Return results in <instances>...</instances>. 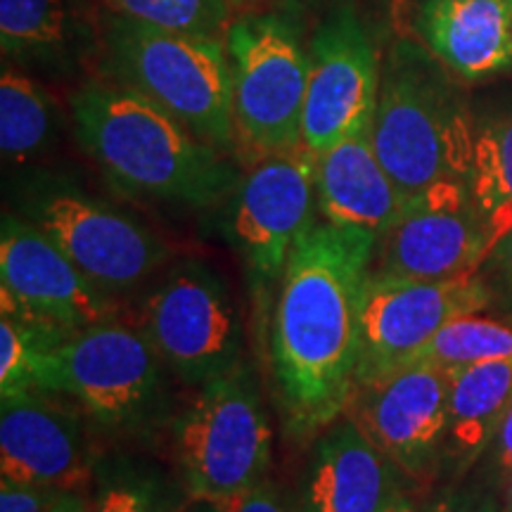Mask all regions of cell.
I'll return each mask as SVG.
<instances>
[{
    "mask_svg": "<svg viewBox=\"0 0 512 512\" xmlns=\"http://www.w3.org/2000/svg\"><path fill=\"white\" fill-rule=\"evenodd\" d=\"M375 235L318 219L275 294L268 361L287 439L309 444L349 411L361 358V306Z\"/></svg>",
    "mask_w": 512,
    "mask_h": 512,
    "instance_id": "6da1fadb",
    "label": "cell"
},
{
    "mask_svg": "<svg viewBox=\"0 0 512 512\" xmlns=\"http://www.w3.org/2000/svg\"><path fill=\"white\" fill-rule=\"evenodd\" d=\"M72 121L88 157L128 195L209 209L226 202L240 181L226 152L126 83H83L72 95Z\"/></svg>",
    "mask_w": 512,
    "mask_h": 512,
    "instance_id": "7a4b0ae2",
    "label": "cell"
},
{
    "mask_svg": "<svg viewBox=\"0 0 512 512\" xmlns=\"http://www.w3.org/2000/svg\"><path fill=\"white\" fill-rule=\"evenodd\" d=\"M448 69L415 41H399L382 67L370 140L406 200L470 176L475 126Z\"/></svg>",
    "mask_w": 512,
    "mask_h": 512,
    "instance_id": "3957f363",
    "label": "cell"
},
{
    "mask_svg": "<svg viewBox=\"0 0 512 512\" xmlns=\"http://www.w3.org/2000/svg\"><path fill=\"white\" fill-rule=\"evenodd\" d=\"M112 74L216 150L235 152L233 69L226 41L176 34L121 15L105 19Z\"/></svg>",
    "mask_w": 512,
    "mask_h": 512,
    "instance_id": "277c9868",
    "label": "cell"
},
{
    "mask_svg": "<svg viewBox=\"0 0 512 512\" xmlns=\"http://www.w3.org/2000/svg\"><path fill=\"white\" fill-rule=\"evenodd\" d=\"M166 370L145 330L114 318L57 344L43 361L38 392L76 403L100 430L140 434L162 418Z\"/></svg>",
    "mask_w": 512,
    "mask_h": 512,
    "instance_id": "5b68a950",
    "label": "cell"
},
{
    "mask_svg": "<svg viewBox=\"0 0 512 512\" xmlns=\"http://www.w3.org/2000/svg\"><path fill=\"white\" fill-rule=\"evenodd\" d=\"M235 155L256 164L302 147L311 55L299 24L283 12H252L230 22Z\"/></svg>",
    "mask_w": 512,
    "mask_h": 512,
    "instance_id": "8992f818",
    "label": "cell"
},
{
    "mask_svg": "<svg viewBox=\"0 0 512 512\" xmlns=\"http://www.w3.org/2000/svg\"><path fill=\"white\" fill-rule=\"evenodd\" d=\"M174 453L190 496L228 501L266 482L273 427L245 361L200 384L174 422Z\"/></svg>",
    "mask_w": 512,
    "mask_h": 512,
    "instance_id": "52a82bcc",
    "label": "cell"
},
{
    "mask_svg": "<svg viewBox=\"0 0 512 512\" xmlns=\"http://www.w3.org/2000/svg\"><path fill=\"white\" fill-rule=\"evenodd\" d=\"M140 328L185 384L200 387L242 363L238 304L223 275L200 259L178 261L152 287Z\"/></svg>",
    "mask_w": 512,
    "mask_h": 512,
    "instance_id": "ba28073f",
    "label": "cell"
},
{
    "mask_svg": "<svg viewBox=\"0 0 512 512\" xmlns=\"http://www.w3.org/2000/svg\"><path fill=\"white\" fill-rule=\"evenodd\" d=\"M19 216L110 294L145 283L171 259V247L150 228L72 185H31L19 200Z\"/></svg>",
    "mask_w": 512,
    "mask_h": 512,
    "instance_id": "9c48e42d",
    "label": "cell"
},
{
    "mask_svg": "<svg viewBox=\"0 0 512 512\" xmlns=\"http://www.w3.org/2000/svg\"><path fill=\"white\" fill-rule=\"evenodd\" d=\"M318 221L316 157L304 147L249 166L223 207V235L254 294L280 285L297 242Z\"/></svg>",
    "mask_w": 512,
    "mask_h": 512,
    "instance_id": "30bf717a",
    "label": "cell"
},
{
    "mask_svg": "<svg viewBox=\"0 0 512 512\" xmlns=\"http://www.w3.org/2000/svg\"><path fill=\"white\" fill-rule=\"evenodd\" d=\"M494 302L484 275L415 280L370 273L361 306V358L356 387L413 361L451 320L482 313Z\"/></svg>",
    "mask_w": 512,
    "mask_h": 512,
    "instance_id": "8fae6325",
    "label": "cell"
},
{
    "mask_svg": "<svg viewBox=\"0 0 512 512\" xmlns=\"http://www.w3.org/2000/svg\"><path fill=\"white\" fill-rule=\"evenodd\" d=\"M0 316L74 335L117 318V299L81 273L34 223L5 214L0 226Z\"/></svg>",
    "mask_w": 512,
    "mask_h": 512,
    "instance_id": "7c38bea8",
    "label": "cell"
},
{
    "mask_svg": "<svg viewBox=\"0 0 512 512\" xmlns=\"http://www.w3.org/2000/svg\"><path fill=\"white\" fill-rule=\"evenodd\" d=\"M302 147L313 157L373 128L382 67L366 24L351 5L328 15L311 38Z\"/></svg>",
    "mask_w": 512,
    "mask_h": 512,
    "instance_id": "4fadbf2b",
    "label": "cell"
},
{
    "mask_svg": "<svg viewBox=\"0 0 512 512\" xmlns=\"http://www.w3.org/2000/svg\"><path fill=\"white\" fill-rule=\"evenodd\" d=\"M347 415L413 484L444 470L448 430V370L408 363L356 387Z\"/></svg>",
    "mask_w": 512,
    "mask_h": 512,
    "instance_id": "5bb4252c",
    "label": "cell"
},
{
    "mask_svg": "<svg viewBox=\"0 0 512 512\" xmlns=\"http://www.w3.org/2000/svg\"><path fill=\"white\" fill-rule=\"evenodd\" d=\"M489 242L465 181H446L408 200L377 242L373 271L415 280H451L482 271Z\"/></svg>",
    "mask_w": 512,
    "mask_h": 512,
    "instance_id": "9a60e30c",
    "label": "cell"
},
{
    "mask_svg": "<svg viewBox=\"0 0 512 512\" xmlns=\"http://www.w3.org/2000/svg\"><path fill=\"white\" fill-rule=\"evenodd\" d=\"M0 477L83 491L93 479L81 408L60 394L0 396Z\"/></svg>",
    "mask_w": 512,
    "mask_h": 512,
    "instance_id": "2e32d148",
    "label": "cell"
},
{
    "mask_svg": "<svg viewBox=\"0 0 512 512\" xmlns=\"http://www.w3.org/2000/svg\"><path fill=\"white\" fill-rule=\"evenodd\" d=\"M406 477L349 415L313 439L299 512H387Z\"/></svg>",
    "mask_w": 512,
    "mask_h": 512,
    "instance_id": "e0dca14e",
    "label": "cell"
},
{
    "mask_svg": "<svg viewBox=\"0 0 512 512\" xmlns=\"http://www.w3.org/2000/svg\"><path fill=\"white\" fill-rule=\"evenodd\" d=\"M413 27L458 79L484 81L512 67V0H422Z\"/></svg>",
    "mask_w": 512,
    "mask_h": 512,
    "instance_id": "ac0fdd59",
    "label": "cell"
},
{
    "mask_svg": "<svg viewBox=\"0 0 512 512\" xmlns=\"http://www.w3.org/2000/svg\"><path fill=\"white\" fill-rule=\"evenodd\" d=\"M318 216L342 228L387 235L408 200L387 174L368 133H358L316 157Z\"/></svg>",
    "mask_w": 512,
    "mask_h": 512,
    "instance_id": "d6986e66",
    "label": "cell"
},
{
    "mask_svg": "<svg viewBox=\"0 0 512 512\" xmlns=\"http://www.w3.org/2000/svg\"><path fill=\"white\" fill-rule=\"evenodd\" d=\"M512 401V363L448 368L444 470L463 477L486 456Z\"/></svg>",
    "mask_w": 512,
    "mask_h": 512,
    "instance_id": "ffe728a7",
    "label": "cell"
},
{
    "mask_svg": "<svg viewBox=\"0 0 512 512\" xmlns=\"http://www.w3.org/2000/svg\"><path fill=\"white\" fill-rule=\"evenodd\" d=\"M86 43L67 0H0V48L12 62L69 72Z\"/></svg>",
    "mask_w": 512,
    "mask_h": 512,
    "instance_id": "44dd1931",
    "label": "cell"
},
{
    "mask_svg": "<svg viewBox=\"0 0 512 512\" xmlns=\"http://www.w3.org/2000/svg\"><path fill=\"white\" fill-rule=\"evenodd\" d=\"M467 188L491 254L512 230V114L475 126Z\"/></svg>",
    "mask_w": 512,
    "mask_h": 512,
    "instance_id": "7402d4cb",
    "label": "cell"
},
{
    "mask_svg": "<svg viewBox=\"0 0 512 512\" xmlns=\"http://www.w3.org/2000/svg\"><path fill=\"white\" fill-rule=\"evenodd\" d=\"M60 112L50 93L31 76L3 67L0 79V150L8 162L24 164L48 150Z\"/></svg>",
    "mask_w": 512,
    "mask_h": 512,
    "instance_id": "603a6c76",
    "label": "cell"
},
{
    "mask_svg": "<svg viewBox=\"0 0 512 512\" xmlns=\"http://www.w3.org/2000/svg\"><path fill=\"white\" fill-rule=\"evenodd\" d=\"M420 361L446 370L475 363H512V328L479 313L456 318L408 363Z\"/></svg>",
    "mask_w": 512,
    "mask_h": 512,
    "instance_id": "cb8c5ba5",
    "label": "cell"
},
{
    "mask_svg": "<svg viewBox=\"0 0 512 512\" xmlns=\"http://www.w3.org/2000/svg\"><path fill=\"white\" fill-rule=\"evenodd\" d=\"M110 12L176 34L226 41L233 22L228 0H102Z\"/></svg>",
    "mask_w": 512,
    "mask_h": 512,
    "instance_id": "d4e9b609",
    "label": "cell"
},
{
    "mask_svg": "<svg viewBox=\"0 0 512 512\" xmlns=\"http://www.w3.org/2000/svg\"><path fill=\"white\" fill-rule=\"evenodd\" d=\"M69 335L12 316H0V396L38 389L43 361Z\"/></svg>",
    "mask_w": 512,
    "mask_h": 512,
    "instance_id": "484cf974",
    "label": "cell"
},
{
    "mask_svg": "<svg viewBox=\"0 0 512 512\" xmlns=\"http://www.w3.org/2000/svg\"><path fill=\"white\" fill-rule=\"evenodd\" d=\"M88 512H159L157 489L136 472H119L100 486Z\"/></svg>",
    "mask_w": 512,
    "mask_h": 512,
    "instance_id": "4316f807",
    "label": "cell"
},
{
    "mask_svg": "<svg viewBox=\"0 0 512 512\" xmlns=\"http://www.w3.org/2000/svg\"><path fill=\"white\" fill-rule=\"evenodd\" d=\"M64 491L0 479V512H50Z\"/></svg>",
    "mask_w": 512,
    "mask_h": 512,
    "instance_id": "83f0119b",
    "label": "cell"
},
{
    "mask_svg": "<svg viewBox=\"0 0 512 512\" xmlns=\"http://www.w3.org/2000/svg\"><path fill=\"white\" fill-rule=\"evenodd\" d=\"M427 512H503V501L482 486H458L437 496Z\"/></svg>",
    "mask_w": 512,
    "mask_h": 512,
    "instance_id": "f1b7e54d",
    "label": "cell"
},
{
    "mask_svg": "<svg viewBox=\"0 0 512 512\" xmlns=\"http://www.w3.org/2000/svg\"><path fill=\"white\" fill-rule=\"evenodd\" d=\"M223 503L226 512H294L287 498L271 482H261L245 494L228 498Z\"/></svg>",
    "mask_w": 512,
    "mask_h": 512,
    "instance_id": "f546056e",
    "label": "cell"
},
{
    "mask_svg": "<svg viewBox=\"0 0 512 512\" xmlns=\"http://www.w3.org/2000/svg\"><path fill=\"white\" fill-rule=\"evenodd\" d=\"M484 458L491 470H494L498 482H508V477H512V401Z\"/></svg>",
    "mask_w": 512,
    "mask_h": 512,
    "instance_id": "4dcf8cb0",
    "label": "cell"
},
{
    "mask_svg": "<svg viewBox=\"0 0 512 512\" xmlns=\"http://www.w3.org/2000/svg\"><path fill=\"white\" fill-rule=\"evenodd\" d=\"M484 266L491 271V280L501 285V290L512 299V230L494 247Z\"/></svg>",
    "mask_w": 512,
    "mask_h": 512,
    "instance_id": "1f68e13d",
    "label": "cell"
},
{
    "mask_svg": "<svg viewBox=\"0 0 512 512\" xmlns=\"http://www.w3.org/2000/svg\"><path fill=\"white\" fill-rule=\"evenodd\" d=\"M88 503L91 501L83 498V491H64L50 512H88Z\"/></svg>",
    "mask_w": 512,
    "mask_h": 512,
    "instance_id": "d6a6232c",
    "label": "cell"
},
{
    "mask_svg": "<svg viewBox=\"0 0 512 512\" xmlns=\"http://www.w3.org/2000/svg\"><path fill=\"white\" fill-rule=\"evenodd\" d=\"M176 512H226L223 503L211 501V498H202V496H190L188 503L183 505L181 510Z\"/></svg>",
    "mask_w": 512,
    "mask_h": 512,
    "instance_id": "836d02e7",
    "label": "cell"
},
{
    "mask_svg": "<svg viewBox=\"0 0 512 512\" xmlns=\"http://www.w3.org/2000/svg\"><path fill=\"white\" fill-rule=\"evenodd\" d=\"M387 512H420L418 505H415V501L411 496H408V491L403 489L399 496H396V501L392 503V508H389Z\"/></svg>",
    "mask_w": 512,
    "mask_h": 512,
    "instance_id": "e575fe53",
    "label": "cell"
},
{
    "mask_svg": "<svg viewBox=\"0 0 512 512\" xmlns=\"http://www.w3.org/2000/svg\"><path fill=\"white\" fill-rule=\"evenodd\" d=\"M503 512H512V477L503 484Z\"/></svg>",
    "mask_w": 512,
    "mask_h": 512,
    "instance_id": "d590c367",
    "label": "cell"
},
{
    "mask_svg": "<svg viewBox=\"0 0 512 512\" xmlns=\"http://www.w3.org/2000/svg\"><path fill=\"white\" fill-rule=\"evenodd\" d=\"M230 5H242V3H249V0H228Z\"/></svg>",
    "mask_w": 512,
    "mask_h": 512,
    "instance_id": "8d00e7d4",
    "label": "cell"
}]
</instances>
